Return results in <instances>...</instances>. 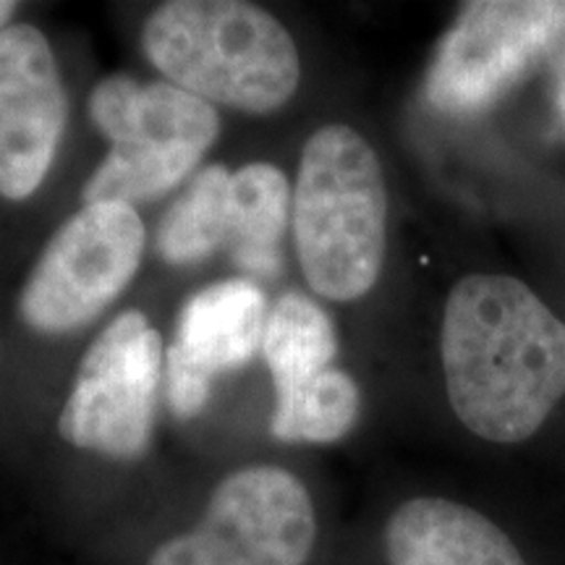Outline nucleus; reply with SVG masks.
Wrapping results in <instances>:
<instances>
[{
    "label": "nucleus",
    "instance_id": "3",
    "mask_svg": "<svg viewBox=\"0 0 565 565\" xmlns=\"http://www.w3.org/2000/svg\"><path fill=\"white\" fill-rule=\"evenodd\" d=\"M294 246L309 288L349 303L380 280L387 252V186L377 152L345 124L307 139L291 207Z\"/></svg>",
    "mask_w": 565,
    "mask_h": 565
},
{
    "label": "nucleus",
    "instance_id": "4",
    "mask_svg": "<svg viewBox=\"0 0 565 565\" xmlns=\"http://www.w3.org/2000/svg\"><path fill=\"white\" fill-rule=\"evenodd\" d=\"M89 118L110 152L84 183V204L160 200L189 179L221 134L215 105L171 82L129 74L95 84Z\"/></svg>",
    "mask_w": 565,
    "mask_h": 565
},
{
    "label": "nucleus",
    "instance_id": "11",
    "mask_svg": "<svg viewBox=\"0 0 565 565\" xmlns=\"http://www.w3.org/2000/svg\"><path fill=\"white\" fill-rule=\"evenodd\" d=\"M387 565H526L503 529L475 508L414 498L385 526Z\"/></svg>",
    "mask_w": 565,
    "mask_h": 565
},
{
    "label": "nucleus",
    "instance_id": "12",
    "mask_svg": "<svg viewBox=\"0 0 565 565\" xmlns=\"http://www.w3.org/2000/svg\"><path fill=\"white\" fill-rule=\"evenodd\" d=\"M291 183L273 162H249L231 175L228 249L246 275L278 278L280 244L291 225Z\"/></svg>",
    "mask_w": 565,
    "mask_h": 565
},
{
    "label": "nucleus",
    "instance_id": "16",
    "mask_svg": "<svg viewBox=\"0 0 565 565\" xmlns=\"http://www.w3.org/2000/svg\"><path fill=\"white\" fill-rule=\"evenodd\" d=\"M545 61H547V66H550V74H553L557 113H561V118H563V124H565V21H563V26L555 34V40H553V45H550Z\"/></svg>",
    "mask_w": 565,
    "mask_h": 565
},
{
    "label": "nucleus",
    "instance_id": "5",
    "mask_svg": "<svg viewBox=\"0 0 565 565\" xmlns=\"http://www.w3.org/2000/svg\"><path fill=\"white\" fill-rule=\"evenodd\" d=\"M162 359L150 317L139 309L113 317L82 356L55 424L58 435L110 461H139L154 435Z\"/></svg>",
    "mask_w": 565,
    "mask_h": 565
},
{
    "label": "nucleus",
    "instance_id": "9",
    "mask_svg": "<svg viewBox=\"0 0 565 565\" xmlns=\"http://www.w3.org/2000/svg\"><path fill=\"white\" fill-rule=\"evenodd\" d=\"M68 121L53 47L38 26L0 32V196L30 200L51 173Z\"/></svg>",
    "mask_w": 565,
    "mask_h": 565
},
{
    "label": "nucleus",
    "instance_id": "17",
    "mask_svg": "<svg viewBox=\"0 0 565 565\" xmlns=\"http://www.w3.org/2000/svg\"><path fill=\"white\" fill-rule=\"evenodd\" d=\"M19 6L11 3V0H0V32L9 30V21L13 19V13H17Z\"/></svg>",
    "mask_w": 565,
    "mask_h": 565
},
{
    "label": "nucleus",
    "instance_id": "1",
    "mask_svg": "<svg viewBox=\"0 0 565 565\" xmlns=\"http://www.w3.org/2000/svg\"><path fill=\"white\" fill-rule=\"evenodd\" d=\"M440 356L454 414L482 440H529L565 395V322L508 275L450 288Z\"/></svg>",
    "mask_w": 565,
    "mask_h": 565
},
{
    "label": "nucleus",
    "instance_id": "13",
    "mask_svg": "<svg viewBox=\"0 0 565 565\" xmlns=\"http://www.w3.org/2000/svg\"><path fill=\"white\" fill-rule=\"evenodd\" d=\"M263 353L275 395L294 391L333 366L338 356L333 317L307 294H282L267 315Z\"/></svg>",
    "mask_w": 565,
    "mask_h": 565
},
{
    "label": "nucleus",
    "instance_id": "6",
    "mask_svg": "<svg viewBox=\"0 0 565 565\" xmlns=\"http://www.w3.org/2000/svg\"><path fill=\"white\" fill-rule=\"evenodd\" d=\"M145 242L137 207L84 204L53 233L21 288L24 322L42 335H66L89 324L129 288Z\"/></svg>",
    "mask_w": 565,
    "mask_h": 565
},
{
    "label": "nucleus",
    "instance_id": "2",
    "mask_svg": "<svg viewBox=\"0 0 565 565\" xmlns=\"http://www.w3.org/2000/svg\"><path fill=\"white\" fill-rule=\"evenodd\" d=\"M141 51L166 82L252 116L280 110L301 82L291 32L246 0H168L141 26Z\"/></svg>",
    "mask_w": 565,
    "mask_h": 565
},
{
    "label": "nucleus",
    "instance_id": "8",
    "mask_svg": "<svg viewBox=\"0 0 565 565\" xmlns=\"http://www.w3.org/2000/svg\"><path fill=\"white\" fill-rule=\"evenodd\" d=\"M563 21L561 0L466 3L429 66V105L445 116L487 110L545 58Z\"/></svg>",
    "mask_w": 565,
    "mask_h": 565
},
{
    "label": "nucleus",
    "instance_id": "7",
    "mask_svg": "<svg viewBox=\"0 0 565 565\" xmlns=\"http://www.w3.org/2000/svg\"><path fill=\"white\" fill-rule=\"evenodd\" d=\"M315 540L307 487L280 466H246L215 487L200 524L162 542L147 565H303Z\"/></svg>",
    "mask_w": 565,
    "mask_h": 565
},
{
    "label": "nucleus",
    "instance_id": "10",
    "mask_svg": "<svg viewBox=\"0 0 565 565\" xmlns=\"http://www.w3.org/2000/svg\"><path fill=\"white\" fill-rule=\"evenodd\" d=\"M270 307L249 278L217 280L181 307L166 353V391L179 419H194L210 404L217 374L244 370L263 349Z\"/></svg>",
    "mask_w": 565,
    "mask_h": 565
},
{
    "label": "nucleus",
    "instance_id": "14",
    "mask_svg": "<svg viewBox=\"0 0 565 565\" xmlns=\"http://www.w3.org/2000/svg\"><path fill=\"white\" fill-rule=\"evenodd\" d=\"M231 175L221 162H212L186 183L158 225L154 249L162 263L196 265L228 244Z\"/></svg>",
    "mask_w": 565,
    "mask_h": 565
},
{
    "label": "nucleus",
    "instance_id": "15",
    "mask_svg": "<svg viewBox=\"0 0 565 565\" xmlns=\"http://www.w3.org/2000/svg\"><path fill=\"white\" fill-rule=\"evenodd\" d=\"M362 408L349 372L330 366L317 377L275 395L270 433L280 443H335L353 429Z\"/></svg>",
    "mask_w": 565,
    "mask_h": 565
}]
</instances>
